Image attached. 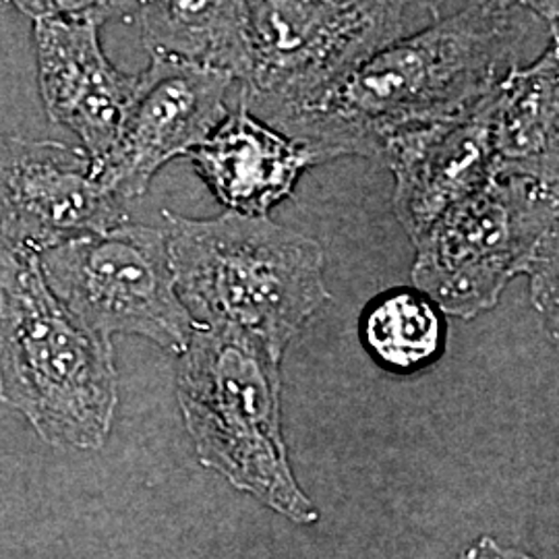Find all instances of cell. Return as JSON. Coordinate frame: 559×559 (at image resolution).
Returning <instances> with one entry per match:
<instances>
[{
  "instance_id": "obj_14",
  "label": "cell",
  "mask_w": 559,
  "mask_h": 559,
  "mask_svg": "<svg viewBox=\"0 0 559 559\" xmlns=\"http://www.w3.org/2000/svg\"><path fill=\"white\" fill-rule=\"evenodd\" d=\"M258 0H140L133 21L150 57H168L245 80Z\"/></svg>"
},
{
  "instance_id": "obj_5",
  "label": "cell",
  "mask_w": 559,
  "mask_h": 559,
  "mask_svg": "<svg viewBox=\"0 0 559 559\" xmlns=\"http://www.w3.org/2000/svg\"><path fill=\"white\" fill-rule=\"evenodd\" d=\"M559 185L493 175L415 245L413 284L443 316L473 320L512 280L531 278L533 302L558 336Z\"/></svg>"
},
{
  "instance_id": "obj_6",
  "label": "cell",
  "mask_w": 559,
  "mask_h": 559,
  "mask_svg": "<svg viewBox=\"0 0 559 559\" xmlns=\"http://www.w3.org/2000/svg\"><path fill=\"white\" fill-rule=\"evenodd\" d=\"M431 21L404 0H258L237 104L270 122Z\"/></svg>"
},
{
  "instance_id": "obj_18",
  "label": "cell",
  "mask_w": 559,
  "mask_h": 559,
  "mask_svg": "<svg viewBox=\"0 0 559 559\" xmlns=\"http://www.w3.org/2000/svg\"><path fill=\"white\" fill-rule=\"evenodd\" d=\"M460 559H533L516 549H506L489 537H480L473 547H468Z\"/></svg>"
},
{
  "instance_id": "obj_10",
  "label": "cell",
  "mask_w": 559,
  "mask_h": 559,
  "mask_svg": "<svg viewBox=\"0 0 559 559\" xmlns=\"http://www.w3.org/2000/svg\"><path fill=\"white\" fill-rule=\"evenodd\" d=\"M493 92L454 119L400 131L383 143L380 160L394 175V212L413 245L493 177Z\"/></svg>"
},
{
  "instance_id": "obj_19",
  "label": "cell",
  "mask_w": 559,
  "mask_h": 559,
  "mask_svg": "<svg viewBox=\"0 0 559 559\" xmlns=\"http://www.w3.org/2000/svg\"><path fill=\"white\" fill-rule=\"evenodd\" d=\"M404 2L417 7V9H420L423 13H427L429 17H433V20H440L443 15L454 11V7H452L454 0H404Z\"/></svg>"
},
{
  "instance_id": "obj_4",
  "label": "cell",
  "mask_w": 559,
  "mask_h": 559,
  "mask_svg": "<svg viewBox=\"0 0 559 559\" xmlns=\"http://www.w3.org/2000/svg\"><path fill=\"white\" fill-rule=\"evenodd\" d=\"M280 362L260 340L198 328L180 353L177 394L205 468L297 524L320 519L282 436Z\"/></svg>"
},
{
  "instance_id": "obj_1",
  "label": "cell",
  "mask_w": 559,
  "mask_h": 559,
  "mask_svg": "<svg viewBox=\"0 0 559 559\" xmlns=\"http://www.w3.org/2000/svg\"><path fill=\"white\" fill-rule=\"evenodd\" d=\"M551 38L558 34L524 9L468 2L383 46L267 124L305 143L320 164L380 160L388 138L471 110Z\"/></svg>"
},
{
  "instance_id": "obj_12",
  "label": "cell",
  "mask_w": 559,
  "mask_h": 559,
  "mask_svg": "<svg viewBox=\"0 0 559 559\" xmlns=\"http://www.w3.org/2000/svg\"><path fill=\"white\" fill-rule=\"evenodd\" d=\"M185 158L228 212L251 218L267 216L293 195L300 175L320 164L305 143L280 133L240 104Z\"/></svg>"
},
{
  "instance_id": "obj_9",
  "label": "cell",
  "mask_w": 559,
  "mask_h": 559,
  "mask_svg": "<svg viewBox=\"0 0 559 559\" xmlns=\"http://www.w3.org/2000/svg\"><path fill=\"white\" fill-rule=\"evenodd\" d=\"M83 147L0 133V237L29 255L124 222Z\"/></svg>"
},
{
  "instance_id": "obj_3",
  "label": "cell",
  "mask_w": 559,
  "mask_h": 559,
  "mask_svg": "<svg viewBox=\"0 0 559 559\" xmlns=\"http://www.w3.org/2000/svg\"><path fill=\"white\" fill-rule=\"evenodd\" d=\"M112 342L50 290L36 255L0 237V402L57 448L98 450L119 404Z\"/></svg>"
},
{
  "instance_id": "obj_2",
  "label": "cell",
  "mask_w": 559,
  "mask_h": 559,
  "mask_svg": "<svg viewBox=\"0 0 559 559\" xmlns=\"http://www.w3.org/2000/svg\"><path fill=\"white\" fill-rule=\"evenodd\" d=\"M162 216L177 295L198 328L235 330L282 359L330 300L318 240L267 216Z\"/></svg>"
},
{
  "instance_id": "obj_16",
  "label": "cell",
  "mask_w": 559,
  "mask_h": 559,
  "mask_svg": "<svg viewBox=\"0 0 559 559\" xmlns=\"http://www.w3.org/2000/svg\"><path fill=\"white\" fill-rule=\"evenodd\" d=\"M4 7H15L34 21H81L100 27L106 21L133 20L140 0H0V9Z\"/></svg>"
},
{
  "instance_id": "obj_15",
  "label": "cell",
  "mask_w": 559,
  "mask_h": 559,
  "mask_svg": "<svg viewBox=\"0 0 559 559\" xmlns=\"http://www.w3.org/2000/svg\"><path fill=\"white\" fill-rule=\"evenodd\" d=\"M359 332L373 360L399 376L433 367L445 348L443 313L417 288H394L367 302Z\"/></svg>"
},
{
  "instance_id": "obj_13",
  "label": "cell",
  "mask_w": 559,
  "mask_h": 559,
  "mask_svg": "<svg viewBox=\"0 0 559 559\" xmlns=\"http://www.w3.org/2000/svg\"><path fill=\"white\" fill-rule=\"evenodd\" d=\"M493 175L559 185V44L514 67L493 92Z\"/></svg>"
},
{
  "instance_id": "obj_7",
  "label": "cell",
  "mask_w": 559,
  "mask_h": 559,
  "mask_svg": "<svg viewBox=\"0 0 559 559\" xmlns=\"http://www.w3.org/2000/svg\"><path fill=\"white\" fill-rule=\"evenodd\" d=\"M62 305L90 330L143 336L180 355L195 323L177 295L164 228L124 221L38 255Z\"/></svg>"
},
{
  "instance_id": "obj_17",
  "label": "cell",
  "mask_w": 559,
  "mask_h": 559,
  "mask_svg": "<svg viewBox=\"0 0 559 559\" xmlns=\"http://www.w3.org/2000/svg\"><path fill=\"white\" fill-rule=\"evenodd\" d=\"M468 2H489L498 7H519L533 15H537L540 21H545L551 32L558 34L559 29V0H468Z\"/></svg>"
},
{
  "instance_id": "obj_8",
  "label": "cell",
  "mask_w": 559,
  "mask_h": 559,
  "mask_svg": "<svg viewBox=\"0 0 559 559\" xmlns=\"http://www.w3.org/2000/svg\"><path fill=\"white\" fill-rule=\"evenodd\" d=\"M230 75L168 57H150L119 133L94 177L120 203L141 198L164 164L187 156L230 112Z\"/></svg>"
},
{
  "instance_id": "obj_11",
  "label": "cell",
  "mask_w": 559,
  "mask_h": 559,
  "mask_svg": "<svg viewBox=\"0 0 559 559\" xmlns=\"http://www.w3.org/2000/svg\"><path fill=\"white\" fill-rule=\"evenodd\" d=\"M34 46L48 119L75 133L96 166L119 133L135 75L122 73L104 55L94 23L34 21Z\"/></svg>"
}]
</instances>
